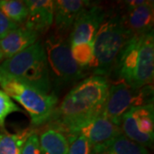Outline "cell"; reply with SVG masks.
<instances>
[{"mask_svg":"<svg viewBox=\"0 0 154 154\" xmlns=\"http://www.w3.org/2000/svg\"><path fill=\"white\" fill-rule=\"evenodd\" d=\"M109 88L110 82L105 76L94 75L84 79L56 106L49 126L67 138L76 135L81 127L103 112Z\"/></svg>","mask_w":154,"mask_h":154,"instance_id":"obj_1","label":"cell"},{"mask_svg":"<svg viewBox=\"0 0 154 154\" xmlns=\"http://www.w3.org/2000/svg\"><path fill=\"white\" fill-rule=\"evenodd\" d=\"M113 71L118 81L133 88L152 85L154 76L153 31L133 35L117 57Z\"/></svg>","mask_w":154,"mask_h":154,"instance_id":"obj_2","label":"cell"},{"mask_svg":"<svg viewBox=\"0 0 154 154\" xmlns=\"http://www.w3.org/2000/svg\"><path fill=\"white\" fill-rule=\"evenodd\" d=\"M133 34L124 25L122 14L107 12L94 40V59L91 69L95 75L107 78L119 53Z\"/></svg>","mask_w":154,"mask_h":154,"instance_id":"obj_3","label":"cell"},{"mask_svg":"<svg viewBox=\"0 0 154 154\" xmlns=\"http://www.w3.org/2000/svg\"><path fill=\"white\" fill-rule=\"evenodd\" d=\"M0 67L9 75L48 94L51 80L44 45L39 41L17 55L3 61Z\"/></svg>","mask_w":154,"mask_h":154,"instance_id":"obj_4","label":"cell"},{"mask_svg":"<svg viewBox=\"0 0 154 154\" xmlns=\"http://www.w3.org/2000/svg\"><path fill=\"white\" fill-rule=\"evenodd\" d=\"M0 87L28 111L33 126L48 122L57 104L54 94L43 93L9 75L0 67Z\"/></svg>","mask_w":154,"mask_h":154,"instance_id":"obj_5","label":"cell"},{"mask_svg":"<svg viewBox=\"0 0 154 154\" xmlns=\"http://www.w3.org/2000/svg\"><path fill=\"white\" fill-rule=\"evenodd\" d=\"M44 49L51 80L58 84H67L85 76L84 70L73 58L69 38L59 33L51 34L45 39Z\"/></svg>","mask_w":154,"mask_h":154,"instance_id":"obj_6","label":"cell"},{"mask_svg":"<svg viewBox=\"0 0 154 154\" xmlns=\"http://www.w3.org/2000/svg\"><path fill=\"white\" fill-rule=\"evenodd\" d=\"M152 85L141 88H133L123 82L110 84L108 96L102 114L116 126H121L123 116L139 106L153 104Z\"/></svg>","mask_w":154,"mask_h":154,"instance_id":"obj_7","label":"cell"},{"mask_svg":"<svg viewBox=\"0 0 154 154\" xmlns=\"http://www.w3.org/2000/svg\"><path fill=\"white\" fill-rule=\"evenodd\" d=\"M123 135L143 146H152L154 140L153 104L133 108L123 116L121 123Z\"/></svg>","mask_w":154,"mask_h":154,"instance_id":"obj_8","label":"cell"},{"mask_svg":"<svg viewBox=\"0 0 154 154\" xmlns=\"http://www.w3.org/2000/svg\"><path fill=\"white\" fill-rule=\"evenodd\" d=\"M123 4L125 11L122 17L124 25L133 35H141L153 31V1L130 0L124 1Z\"/></svg>","mask_w":154,"mask_h":154,"instance_id":"obj_9","label":"cell"},{"mask_svg":"<svg viewBox=\"0 0 154 154\" xmlns=\"http://www.w3.org/2000/svg\"><path fill=\"white\" fill-rule=\"evenodd\" d=\"M106 11L99 5H92L77 18L69 35L70 45L94 43L95 35L105 20Z\"/></svg>","mask_w":154,"mask_h":154,"instance_id":"obj_10","label":"cell"},{"mask_svg":"<svg viewBox=\"0 0 154 154\" xmlns=\"http://www.w3.org/2000/svg\"><path fill=\"white\" fill-rule=\"evenodd\" d=\"M121 128L105 117L102 113L80 128L77 134L88 139L92 146H104L116 136L122 134Z\"/></svg>","mask_w":154,"mask_h":154,"instance_id":"obj_11","label":"cell"},{"mask_svg":"<svg viewBox=\"0 0 154 154\" xmlns=\"http://www.w3.org/2000/svg\"><path fill=\"white\" fill-rule=\"evenodd\" d=\"M28 17L23 26L36 33L46 32L54 21L53 0H26Z\"/></svg>","mask_w":154,"mask_h":154,"instance_id":"obj_12","label":"cell"},{"mask_svg":"<svg viewBox=\"0 0 154 154\" xmlns=\"http://www.w3.org/2000/svg\"><path fill=\"white\" fill-rule=\"evenodd\" d=\"M88 0H58L54 1V21L59 33H66L72 28L77 18L91 6Z\"/></svg>","mask_w":154,"mask_h":154,"instance_id":"obj_13","label":"cell"},{"mask_svg":"<svg viewBox=\"0 0 154 154\" xmlns=\"http://www.w3.org/2000/svg\"><path fill=\"white\" fill-rule=\"evenodd\" d=\"M38 33L23 25L18 27L0 39V48L5 59L17 55L33 45L38 38Z\"/></svg>","mask_w":154,"mask_h":154,"instance_id":"obj_14","label":"cell"},{"mask_svg":"<svg viewBox=\"0 0 154 154\" xmlns=\"http://www.w3.org/2000/svg\"><path fill=\"white\" fill-rule=\"evenodd\" d=\"M41 154H67L68 138L54 128L48 127L38 136Z\"/></svg>","mask_w":154,"mask_h":154,"instance_id":"obj_15","label":"cell"},{"mask_svg":"<svg viewBox=\"0 0 154 154\" xmlns=\"http://www.w3.org/2000/svg\"><path fill=\"white\" fill-rule=\"evenodd\" d=\"M93 147L102 149L107 154H150L145 146L129 140L122 134L104 146Z\"/></svg>","mask_w":154,"mask_h":154,"instance_id":"obj_16","label":"cell"},{"mask_svg":"<svg viewBox=\"0 0 154 154\" xmlns=\"http://www.w3.org/2000/svg\"><path fill=\"white\" fill-rule=\"evenodd\" d=\"M34 131L26 128L17 134L0 133V154H21L22 145Z\"/></svg>","mask_w":154,"mask_h":154,"instance_id":"obj_17","label":"cell"},{"mask_svg":"<svg viewBox=\"0 0 154 154\" xmlns=\"http://www.w3.org/2000/svg\"><path fill=\"white\" fill-rule=\"evenodd\" d=\"M0 10L8 19L17 25L23 24L28 17V7L24 1L0 0Z\"/></svg>","mask_w":154,"mask_h":154,"instance_id":"obj_18","label":"cell"},{"mask_svg":"<svg viewBox=\"0 0 154 154\" xmlns=\"http://www.w3.org/2000/svg\"><path fill=\"white\" fill-rule=\"evenodd\" d=\"M73 58L83 70L91 69L94 59V43L70 45Z\"/></svg>","mask_w":154,"mask_h":154,"instance_id":"obj_19","label":"cell"},{"mask_svg":"<svg viewBox=\"0 0 154 154\" xmlns=\"http://www.w3.org/2000/svg\"><path fill=\"white\" fill-rule=\"evenodd\" d=\"M22 110L3 90H0V128H5V120L15 112H22Z\"/></svg>","mask_w":154,"mask_h":154,"instance_id":"obj_20","label":"cell"},{"mask_svg":"<svg viewBox=\"0 0 154 154\" xmlns=\"http://www.w3.org/2000/svg\"><path fill=\"white\" fill-rule=\"evenodd\" d=\"M69 148L67 154H92L93 146L88 139L82 134L68 138Z\"/></svg>","mask_w":154,"mask_h":154,"instance_id":"obj_21","label":"cell"},{"mask_svg":"<svg viewBox=\"0 0 154 154\" xmlns=\"http://www.w3.org/2000/svg\"><path fill=\"white\" fill-rule=\"evenodd\" d=\"M21 154H41L39 139L36 131L32 133L22 145Z\"/></svg>","mask_w":154,"mask_h":154,"instance_id":"obj_22","label":"cell"},{"mask_svg":"<svg viewBox=\"0 0 154 154\" xmlns=\"http://www.w3.org/2000/svg\"><path fill=\"white\" fill-rule=\"evenodd\" d=\"M19 27V25L11 22L10 19L5 17V15L0 10V39L5 37L11 30Z\"/></svg>","mask_w":154,"mask_h":154,"instance_id":"obj_23","label":"cell"},{"mask_svg":"<svg viewBox=\"0 0 154 154\" xmlns=\"http://www.w3.org/2000/svg\"><path fill=\"white\" fill-rule=\"evenodd\" d=\"M92 154H107L104 150L98 148V147H93Z\"/></svg>","mask_w":154,"mask_h":154,"instance_id":"obj_24","label":"cell"},{"mask_svg":"<svg viewBox=\"0 0 154 154\" xmlns=\"http://www.w3.org/2000/svg\"><path fill=\"white\" fill-rule=\"evenodd\" d=\"M4 60H5V57H4V54L2 52V50L0 48V62H2V61Z\"/></svg>","mask_w":154,"mask_h":154,"instance_id":"obj_25","label":"cell"}]
</instances>
